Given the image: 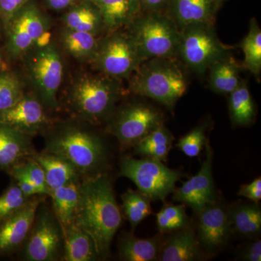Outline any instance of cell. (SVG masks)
Segmentation results:
<instances>
[{
    "label": "cell",
    "mask_w": 261,
    "mask_h": 261,
    "mask_svg": "<svg viewBox=\"0 0 261 261\" xmlns=\"http://www.w3.org/2000/svg\"><path fill=\"white\" fill-rule=\"evenodd\" d=\"M102 16L106 30L109 32L128 27L140 16V0H88Z\"/></svg>",
    "instance_id": "ac0fdd59"
},
{
    "label": "cell",
    "mask_w": 261,
    "mask_h": 261,
    "mask_svg": "<svg viewBox=\"0 0 261 261\" xmlns=\"http://www.w3.org/2000/svg\"><path fill=\"white\" fill-rule=\"evenodd\" d=\"M32 158L44 170L46 181L51 192L55 189L80 179L81 175L78 171L68 161L56 154L44 150L41 153L34 154Z\"/></svg>",
    "instance_id": "44dd1931"
},
{
    "label": "cell",
    "mask_w": 261,
    "mask_h": 261,
    "mask_svg": "<svg viewBox=\"0 0 261 261\" xmlns=\"http://www.w3.org/2000/svg\"><path fill=\"white\" fill-rule=\"evenodd\" d=\"M29 2V0H0V19L5 29Z\"/></svg>",
    "instance_id": "74e56055"
},
{
    "label": "cell",
    "mask_w": 261,
    "mask_h": 261,
    "mask_svg": "<svg viewBox=\"0 0 261 261\" xmlns=\"http://www.w3.org/2000/svg\"><path fill=\"white\" fill-rule=\"evenodd\" d=\"M142 63L177 55L180 30L168 17L158 13L139 16L128 25Z\"/></svg>",
    "instance_id": "5b68a950"
},
{
    "label": "cell",
    "mask_w": 261,
    "mask_h": 261,
    "mask_svg": "<svg viewBox=\"0 0 261 261\" xmlns=\"http://www.w3.org/2000/svg\"><path fill=\"white\" fill-rule=\"evenodd\" d=\"M226 50L215 34L212 23L193 24L180 30L177 55L197 74L205 73L227 56Z\"/></svg>",
    "instance_id": "ba28073f"
},
{
    "label": "cell",
    "mask_w": 261,
    "mask_h": 261,
    "mask_svg": "<svg viewBox=\"0 0 261 261\" xmlns=\"http://www.w3.org/2000/svg\"><path fill=\"white\" fill-rule=\"evenodd\" d=\"M61 41L63 49L70 56L77 61L91 63L99 42L94 34L66 28L62 32Z\"/></svg>",
    "instance_id": "83f0119b"
},
{
    "label": "cell",
    "mask_w": 261,
    "mask_h": 261,
    "mask_svg": "<svg viewBox=\"0 0 261 261\" xmlns=\"http://www.w3.org/2000/svg\"><path fill=\"white\" fill-rule=\"evenodd\" d=\"M162 245L160 237L140 239L125 232L120 238L118 252L122 260L151 261L159 257Z\"/></svg>",
    "instance_id": "603a6c76"
},
{
    "label": "cell",
    "mask_w": 261,
    "mask_h": 261,
    "mask_svg": "<svg viewBox=\"0 0 261 261\" xmlns=\"http://www.w3.org/2000/svg\"><path fill=\"white\" fill-rule=\"evenodd\" d=\"M62 20L65 28L96 36L105 29L100 13L88 0L72 5Z\"/></svg>",
    "instance_id": "cb8c5ba5"
},
{
    "label": "cell",
    "mask_w": 261,
    "mask_h": 261,
    "mask_svg": "<svg viewBox=\"0 0 261 261\" xmlns=\"http://www.w3.org/2000/svg\"><path fill=\"white\" fill-rule=\"evenodd\" d=\"M76 0H47L48 6L53 10H63L70 8Z\"/></svg>",
    "instance_id": "b9f144b4"
},
{
    "label": "cell",
    "mask_w": 261,
    "mask_h": 261,
    "mask_svg": "<svg viewBox=\"0 0 261 261\" xmlns=\"http://www.w3.org/2000/svg\"><path fill=\"white\" fill-rule=\"evenodd\" d=\"M208 70L209 86L216 93L229 94L242 82L240 66L228 55L214 63Z\"/></svg>",
    "instance_id": "484cf974"
},
{
    "label": "cell",
    "mask_w": 261,
    "mask_h": 261,
    "mask_svg": "<svg viewBox=\"0 0 261 261\" xmlns=\"http://www.w3.org/2000/svg\"><path fill=\"white\" fill-rule=\"evenodd\" d=\"M64 233L53 211L39 204L32 230L24 244V260L56 261L63 254Z\"/></svg>",
    "instance_id": "30bf717a"
},
{
    "label": "cell",
    "mask_w": 261,
    "mask_h": 261,
    "mask_svg": "<svg viewBox=\"0 0 261 261\" xmlns=\"http://www.w3.org/2000/svg\"><path fill=\"white\" fill-rule=\"evenodd\" d=\"M205 144V128L199 126L181 137L176 146L184 154L194 158L200 154Z\"/></svg>",
    "instance_id": "d590c367"
},
{
    "label": "cell",
    "mask_w": 261,
    "mask_h": 261,
    "mask_svg": "<svg viewBox=\"0 0 261 261\" xmlns=\"http://www.w3.org/2000/svg\"><path fill=\"white\" fill-rule=\"evenodd\" d=\"M80 180L67 184L51 192L53 213L63 228V231L73 224L79 201Z\"/></svg>",
    "instance_id": "d4e9b609"
},
{
    "label": "cell",
    "mask_w": 261,
    "mask_h": 261,
    "mask_svg": "<svg viewBox=\"0 0 261 261\" xmlns=\"http://www.w3.org/2000/svg\"><path fill=\"white\" fill-rule=\"evenodd\" d=\"M42 200L31 197L20 210L0 222V257L10 256L23 247Z\"/></svg>",
    "instance_id": "5bb4252c"
},
{
    "label": "cell",
    "mask_w": 261,
    "mask_h": 261,
    "mask_svg": "<svg viewBox=\"0 0 261 261\" xmlns=\"http://www.w3.org/2000/svg\"><path fill=\"white\" fill-rule=\"evenodd\" d=\"M170 0H140L141 5L152 13H159Z\"/></svg>",
    "instance_id": "60d3db41"
},
{
    "label": "cell",
    "mask_w": 261,
    "mask_h": 261,
    "mask_svg": "<svg viewBox=\"0 0 261 261\" xmlns=\"http://www.w3.org/2000/svg\"><path fill=\"white\" fill-rule=\"evenodd\" d=\"M120 171L122 176L135 184L139 191L154 201L166 200L174 191L176 183L182 176L179 171L171 169L162 161L149 158H123L120 163Z\"/></svg>",
    "instance_id": "52a82bcc"
},
{
    "label": "cell",
    "mask_w": 261,
    "mask_h": 261,
    "mask_svg": "<svg viewBox=\"0 0 261 261\" xmlns=\"http://www.w3.org/2000/svg\"><path fill=\"white\" fill-rule=\"evenodd\" d=\"M17 166L29 181L37 187L40 195H50L51 190L47 186L44 170L35 160L30 158Z\"/></svg>",
    "instance_id": "e575fe53"
},
{
    "label": "cell",
    "mask_w": 261,
    "mask_h": 261,
    "mask_svg": "<svg viewBox=\"0 0 261 261\" xmlns=\"http://www.w3.org/2000/svg\"><path fill=\"white\" fill-rule=\"evenodd\" d=\"M92 63L100 73L118 80L132 76L142 62L130 34L115 31L99 41Z\"/></svg>",
    "instance_id": "9c48e42d"
},
{
    "label": "cell",
    "mask_w": 261,
    "mask_h": 261,
    "mask_svg": "<svg viewBox=\"0 0 261 261\" xmlns=\"http://www.w3.org/2000/svg\"><path fill=\"white\" fill-rule=\"evenodd\" d=\"M30 198L24 195L14 181H12L0 195V222L20 210Z\"/></svg>",
    "instance_id": "836d02e7"
},
{
    "label": "cell",
    "mask_w": 261,
    "mask_h": 261,
    "mask_svg": "<svg viewBox=\"0 0 261 261\" xmlns=\"http://www.w3.org/2000/svg\"><path fill=\"white\" fill-rule=\"evenodd\" d=\"M161 124L162 116L157 110L147 105H129L118 112L109 130L123 145H135Z\"/></svg>",
    "instance_id": "7c38bea8"
},
{
    "label": "cell",
    "mask_w": 261,
    "mask_h": 261,
    "mask_svg": "<svg viewBox=\"0 0 261 261\" xmlns=\"http://www.w3.org/2000/svg\"><path fill=\"white\" fill-rule=\"evenodd\" d=\"M121 199L123 212L134 231L144 219L152 214L151 200L139 190L135 191L130 189L122 195Z\"/></svg>",
    "instance_id": "f546056e"
},
{
    "label": "cell",
    "mask_w": 261,
    "mask_h": 261,
    "mask_svg": "<svg viewBox=\"0 0 261 261\" xmlns=\"http://www.w3.org/2000/svg\"><path fill=\"white\" fill-rule=\"evenodd\" d=\"M44 151L68 161L81 176L97 174L106 160L102 140L88 130L75 126L62 127L46 141Z\"/></svg>",
    "instance_id": "3957f363"
},
{
    "label": "cell",
    "mask_w": 261,
    "mask_h": 261,
    "mask_svg": "<svg viewBox=\"0 0 261 261\" xmlns=\"http://www.w3.org/2000/svg\"><path fill=\"white\" fill-rule=\"evenodd\" d=\"M31 137L0 121V171L9 172L35 154Z\"/></svg>",
    "instance_id": "e0dca14e"
},
{
    "label": "cell",
    "mask_w": 261,
    "mask_h": 261,
    "mask_svg": "<svg viewBox=\"0 0 261 261\" xmlns=\"http://www.w3.org/2000/svg\"><path fill=\"white\" fill-rule=\"evenodd\" d=\"M238 195L246 197L252 202H258L261 199V178H257L249 185H242Z\"/></svg>",
    "instance_id": "f35d334b"
},
{
    "label": "cell",
    "mask_w": 261,
    "mask_h": 261,
    "mask_svg": "<svg viewBox=\"0 0 261 261\" xmlns=\"http://www.w3.org/2000/svg\"><path fill=\"white\" fill-rule=\"evenodd\" d=\"M24 94L23 84L18 75L10 70L0 72V112L15 106Z\"/></svg>",
    "instance_id": "1f68e13d"
},
{
    "label": "cell",
    "mask_w": 261,
    "mask_h": 261,
    "mask_svg": "<svg viewBox=\"0 0 261 261\" xmlns=\"http://www.w3.org/2000/svg\"><path fill=\"white\" fill-rule=\"evenodd\" d=\"M6 70H9V65L0 51V72L6 71Z\"/></svg>",
    "instance_id": "7bdbcfd3"
},
{
    "label": "cell",
    "mask_w": 261,
    "mask_h": 261,
    "mask_svg": "<svg viewBox=\"0 0 261 261\" xmlns=\"http://www.w3.org/2000/svg\"><path fill=\"white\" fill-rule=\"evenodd\" d=\"M205 146L206 157L199 172L173 191V200L190 206L197 215L214 202L213 151L208 144Z\"/></svg>",
    "instance_id": "4fadbf2b"
},
{
    "label": "cell",
    "mask_w": 261,
    "mask_h": 261,
    "mask_svg": "<svg viewBox=\"0 0 261 261\" xmlns=\"http://www.w3.org/2000/svg\"><path fill=\"white\" fill-rule=\"evenodd\" d=\"M244 53V63L255 75L261 71V32L255 20H251L250 29L241 44Z\"/></svg>",
    "instance_id": "4dcf8cb0"
},
{
    "label": "cell",
    "mask_w": 261,
    "mask_h": 261,
    "mask_svg": "<svg viewBox=\"0 0 261 261\" xmlns=\"http://www.w3.org/2000/svg\"><path fill=\"white\" fill-rule=\"evenodd\" d=\"M214 3H218V2L221 1V0H212Z\"/></svg>",
    "instance_id": "ee69618b"
},
{
    "label": "cell",
    "mask_w": 261,
    "mask_h": 261,
    "mask_svg": "<svg viewBox=\"0 0 261 261\" xmlns=\"http://www.w3.org/2000/svg\"><path fill=\"white\" fill-rule=\"evenodd\" d=\"M157 226L161 232L178 231L188 225L185 205H166L156 214Z\"/></svg>",
    "instance_id": "d6a6232c"
},
{
    "label": "cell",
    "mask_w": 261,
    "mask_h": 261,
    "mask_svg": "<svg viewBox=\"0 0 261 261\" xmlns=\"http://www.w3.org/2000/svg\"><path fill=\"white\" fill-rule=\"evenodd\" d=\"M45 108L37 95L24 94L15 106L0 112V121L33 137L49 124Z\"/></svg>",
    "instance_id": "9a60e30c"
},
{
    "label": "cell",
    "mask_w": 261,
    "mask_h": 261,
    "mask_svg": "<svg viewBox=\"0 0 261 261\" xmlns=\"http://www.w3.org/2000/svg\"><path fill=\"white\" fill-rule=\"evenodd\" d=\"M197 240L200 246L209 252L225 246L231 234V227L228 213L214 203L207 205L200 214Z\"/></svg>",
    "instance_id": "2e32d148"
},
{
    "label": "cell",
    "mask_w": 261,
    "mask_h": 261,
    "mask_svg": "<svg viewBox=\"0 0 261 261\" xmlns=\"http://www.w3.org/2000/svg\"><path fill=\"white\" fill-rule=\"evenodd\" d=\"M227 213L231 229L239 234L249 238H256L260 235L261 210L257 202L238 204Z\"/></svg>",
    "instance_id": "4316f807"
},
{
    "label": "cell",
    "mask_w": 261,
    "mask_h": 261,
    "mask_svg": "<svg viewBox=\"0 0 261 261\" xmlns=\"http://www.w3.org/2000/svg\"><path fill=\"white\" fill-rule=\"evenodd\" d=\"M172 145H148L137 142L135 145L136 153L149 159L166 161Z\"/></svg>",
    "instance_id": "8d00e7d4"
},
{
    "label": "cell",
    "mask_w": 261,
    "mask_h": 261,
    "mask_svg": "<svg viewBox=\"0 0 261 261\" xmlns=\"http://www.w3.org/2000/svg\"><path fill=\"white\" fill-rule=\"evenodd\" d=\"M62 260L65 261H94L101 260L92 239L88 233L74 224L70 225L63 231Z\"/></svg>",
    "instance_id": "7402d4cb"
},
{
    "label": "cell",
    "mask_w": 261,
    "mask_h": 261,
    "mask_svg": "<svg viewBox=\"0 0 261 261\" xmlns=\"http://www.w3.org/2000/svg\"><path fill=\"white\" fill-rule=\"evenodd\" d=\"M143 63L132 75V92L173 109L187 89L183 72L171 58H154Z\"/></svg>",
    "instance_id": "277c9868"
},
{
    "label": "cell",
    "mask_w": 261,
    "mask_h": 261,
    "mask_svg": "<svg viewBox=\"0 0 261 261\" xmlns=\"http://www.w3.org/2000/svg\"><path fill=\"white\" fill-rule=\"evenodd\" d=\"M200 245L191 229L178 230L163 244L159 255L162 261H194L201 258Z\"/></svg>",
    "instance_id": "d6986e66"
},
{
    "label": "cell",
    "mask_w": 261,
    "mask_h": 261,
    "mask_svg": "<svg viewBox=\"0 0 261 261\" xmlns=\"http://www.w3.org/2000/svg\"><path fill=\"white\" fill-rule=\"evenodd\" d=\"M212 0H172L170 18L181 29L199 23H212Z\"/></svg>",
    "instance_id": "ffe728a7"
},
{
    "label": "cell",
    "mask_w": 261,
    "mask_h": 261,
    "mask_svg": "<svg viewBox=\"0 0 261 261\" xmlns=\"http://www.w3.org/2000/svg\"><path fill=\"white\" fill-rule=\"evenodd\" d=\"M229 97V112L233 124L247 126L255 117V106L246 84L242 82Z\"/></svg>",
    "instance_id": "f1b7e54d"
},
{
    "label": "cell",
    "mask_w": 261,
    "mask_h": 261,
    "mask_svg": "<svg viewBox=\"0 0 261 261\" xmlns=\"http://www.w3.org/2000/svg\"><path fill=\"white\" fill-rule=\"evenodd\" d=\"M121 95L118 80L84 73L73 81L68 93L70 111L82 121L100 123L111 116Z\"/></svg>",
    "instance_id": "7a4b0ae2"
},
{
    "label": "cell",
    "mask_w": 261,
    "mask_h": 261,
    "mask_svg": "<svg viewBox=\"0 0 261 261\" xmlns=\"http://www.w3.org/2000/svg\"><path fill=\"white\" fill-rule=\"evenodd\" d=\"M240 259L246 261H260V240H257L256 242L247 245L240 252Z\"/></svg>",
    "instance_id": "ab89813d"
},
{
    "label": "cell",
    "mask_w": 261,
    "mask_h": 261,
    "mask_svg": "<svg viewBox=\"0 0 261 261\" xmlns=\"http://www.w3.org/2000/svg\"><path fill=\"white\" fill-rule=\"evenodd\" d=\"M27 70L37 97L44 107L58 108V93L63 76V63L56 46L47 44L34 48L27 56Z\"/></svg>",
    "instance_id": "8992f818"
},
{
    "label": "cell",
    "mask_w": 261,
    "mask_h": 261,
    "mask_svg": "<svg viewBox=\"0 0 261 261\" xmlns=\"http://www.w3.org/2000/svg\"><path fill=\"white\" fill-rule=\"evenodd\" d=\"M73 224L91 237L101 259L109 257L122 216L107 175L99 173L80 182Z\"/></svg>",
    "instance_id": "6da1fadb"
},
{
    "label": "cell",
    "mask_w": 261,
    "mask_h": 261,
    "mask_svg": "<svg viewBox=\"0 0 261 261\" xmlns=\"http://www.w3.org/2000/svg\"><path fill=\"white\" fill-rule=\"evenodd\" d=\"M50 27L47 17L35 5L29 3L5 29L8 56L15 60L27 56Z\"/></svg>",
    "instance_id": "8fae6325"
}]
</instances>
